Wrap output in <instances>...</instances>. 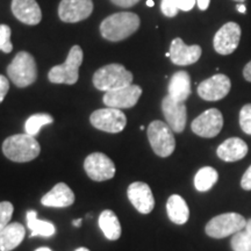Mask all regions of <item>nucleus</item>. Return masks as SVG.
<instances>
[{"instance_id": "nucleus-38", "label": "nucleus", "mask_w": 251, "mask_h": 251, "mask_svg": "<svg viewBox=\"0 0 251 251\" xmlns=\"http://www.w3.org/2000/svg\"><path fill=\"white\" fill-rule=\"evenodd\" d=\"M209 1H211V0H197L198 7L201 9V11H206L209 6Z\"/></svg>"}, {"instance_id": "nucleus-33", "label": "nucleus", "mask_w": 251, "mask_h": 251, "mask_svg": "<svg viewBox=\"0 0 251 251\" xmlns=\"http://www.w3.org/2000/svg\"><path fill=\"white\" fill-rule=\"evenodd\" d=\"M197 4V0H176V5L179 11L188 12Z\"/></svg>"}, {"instance_id": "nucleus-2", "label": "nucleus", "mask_w": 251, "mask_h": 251, "mask_svg": "<svg viewBox=\"0 0 251 251\" xmlns=\"http://www.w3.org/2000/svg\"><path fill=\"white\" fill-rule=\"evenodd\" d=\"M2 152L11 161L26 163L35 159L41 147L35 137L28 134H17L7 137L2 143Z\"/></svg>"}, {"instance_id": "nucleus-40", "label": "nucleus", "mask_w": 251, "mask_h": 251, "mask_svg": "<svg viewBox=\"0 0 251 251\" xmlns=\"http://www.w3.org/2000/svg\"><path fill=\"white\" fill-rule=\"evenodd\" d=\"M72 225H74L75 227H80V226H81V219L74 220V222H72Z\"/></svg>"}, {"instance_id": "nucleus-39", "label": "nucleus", "mask_w": 251, "mask_h": 251, "mask_svg": "<svg viewBox=\"0 0 251 251\" xmlns=\"http://www.w3.org/2000/svg\"><path fill=\"white\" fill-rule=\"evenodd\" d=\"M236 8H237V11L240 12V13H242V14H244L247 12V7L243 5V2H240V4H237Z\"/></svg>"}, {"instance_id": "nucleus-5", "label": "nucleus", "mask_w": 251, "mask_h": 251, "mask_svg": "<svg viewBox=\"0 0 251 251\" xmlns=\"http://www.w3.org/2000/svg\"><path fill=\"white\" fill-rule=\"evenodd\" d=\"M7 75L17 87H27L35 83L37 78L36 62L29 52L20 51L7 67Z\"/></svg>"}, {"instance_id": "nucleus-23", "label": "nucleus", "mask_w": 251, "mask_h": 251, "mask_svg": "<svg viewBox=\"0 0 251 251\" xmlns=\"http://www.w3.org/2000/svg\"><path fill=\"white\" fill-rule=\"evenodd\" d=\"M166 212L169 219L176 225L186 224L190 218V209L185 200L178 194H172L166 202Z\"/></svg>"}, {"instance_id": "nucleus-19", "label": "nucleus", "mask_w": 251, "mask_h": 251, "mask_svg": "<svg viewBox=\"0 0 251 251\" xmlns=\"http://www.w3.org/2000/svg\"><path fill=\"white\" fill-rule=\"evenodd\" d=\"M75 202L74 191L64 183L56 184L48 193L41 199V203L46 207H69Z\"/></svg>"}, {"instance_id": "nucleus-1", "label": "nucleus", "mask_w": 251, "mask_h": 251, "mask_svg": "<svg viewBox=\"0 0 251 251\" xmlns=\"http://www.w3.org/2000/svg\"><path fill=\"white\" fill-rule=\"evenodd\" d=\"M139 15L131 12H119L109 15L100 24V33L103 39L119 42L133 35L140 28Z\"/></svg>"}, {"instance_id": "nucleus-41", "label": "nucleus", "mask_w": 251, "mask_h": 251, "mask_svg": "<svg viewBox=\"0 0 251 251\" xmlns=\"http://www.w3.org/2000/svg\"><path fill=\"white\" fill-rule=\"evenodd\" d=\"M244 229H246V230H248V231H250V233H251V219L248 220L247 225H246V228H244Z\"/></svg>"}, {"instance_id": "nucleus-37", "label": "nucleus", "mask_w": 251, "mask_h": 251, "mask_svg": "<svg viewBox=\"0 0 251 251\" xmlns=\"http://www.w3.org/2000/svg\"><path fill=\"white\" fill-rule=\"evenodd\" d=\"M243 77L247 81L251 83V61L243 69Z\"/></svg>"}, {"instance_id": "nucleus-26", "label": "nucleus", "mask_w": 251, "mask_h": 251, "mask_svg": "<svg viewBox=\"0 0 251 251\" xmlns=\"http://www.w3.org/2000/svg\"><path fill=\"white\" fill-rule=\"evenodd\" d=\"M218 179V171L211 166H205L197 172L196 177H194V186L199 192H207L214 186Z\"/></svg>"}, {"instance_id": "nucleus-16", "label": "nucleus", "mask_w": 251, "mask_h": 251, "mask_svg": "<svg viewBox=\"0 0 251 251\" xmlns=\"http://www.w3.org/2000/svg\"><path fill=\"white\" fill-rule=\"evenodd\" d=\"M127 197L136 211L141 214H149L155 207V198L148 184L142 181H135L127 190Z\"/></svg>"}, {"instance_id": "nucleus-20", "label": "nucleus", "mask_w": 251, "mask_h": 251, "mask_svg": "<svg viewBox=\"0 0 251 251\" xmlns=\"http://www.w3.org/2000/svg\"><path fill=\"white\" fill-rule=\"evenodd\" d=\"M248 153V144L238 137H230L222 142L216 150V155L225 162H236Z\"/></svg>"}, {"instance_id": "nucleus-10", "label": "nucleus", "mask_w": 251, "mask_h": 251, "mask_svg": "<svg viewBox=\"0 0 251 251\" xmlns=\"http://www.w3.org/2000/svg\"><path fill=\"white\" fill-rule=\"evenodd\" d=\"M86 175L94 181L109 180L115 175V164L107 155L102 152H93L84 161Z\"/></svg>"}, {"instance_id": "nucleus-18", "label": "nucleus", "mask_w": 251, "mask_h": 251, "mask_svg": "<svg viewBox=\"0 0 251 251\" xmlns=\"http://www.w3.org/2000/svg\"><path fill=\"white\" fill-rule=\"evenodd\" d=\"M12 13L20 23L35 26L42 20V12L36 0H12Z\"/></svg>"}, {"instance_id": "nucleus-30", "label": "nucleus", "mask_w": 251, "mask_h": 251, "mask_svg": "<svg viewBox=\"0 0 251 251\" xmlns=\"http://www.w3.org/2000/svg\"><path fill=\"white\" fill-rule=\"evenodd\" d=\"M14 207L9 201L0 202V233L6 226L11 221L12 215H13Z\"/></svg>"}, {"instance_id": "nucleus-28", "label": "nucleus", "mask_w": 251, "mask_h": 251, "mask_svg": "<svg viewBox=\"0 0 251 251\" xmlns=\"http://www.w3.org/2000/svg\"><path fill=\"white\" fill-rule=\"evenodd\" d=\"M230 247L233 251H251V233L244 229L234 234Z\"/></svg>"}, {"instance_id": "nucleus-32", "label": "nucleus", "mask_w": 251, "mask_h": 251, "mask_svg": "<svg viewBox=\"0 0 251 251\" xmlns=\"http://www.w3.org/2000/svg\"><path fill=\"white\" fill-rule=\"evenodd\" d=\"M161 11L165 17L174 18L178 14L179 9H178L177 5H176V0H162Z\"/></svg>"}, {"instance_id": "nucleus-45", "label": "nucleus", "mask_w": 251, "mask_h": 251, "mask_svg": "<svg viewBox=\"0 0 251 251\" xmlns=\"http://www.w3.org/2000/svg\"><path fill=\"white\" fill-rule=\"evenodd\" d=\"M235 1H237V2H244V1H246V0H235Z\"/></svg>"}, {"instance_id": "nucleus-22", "label": "nucleus", "mask_w": 251, "mask_h": 251, "mask_svg": "<svg viewBox=\"0 0 251 251\" xmlns=\"http://www.w3.org/2000/svg\"><path fill=\"white\" fill-rule=\"evenodd\" d=\"M169 96L177 101L185 102L191 94V77L186 71H177L168 86Z\"/></svg>"}, {"instance_id": "nucleus-31", "label": "nucleus", "mask_w": 251, "mask_h": 251, "mask_svg": "<svg viewBox=\"0 0 251 251\" xmlns=\"http://www.w3.org/2000/svg\"><path fill=\"white\" fill-rule=\"evenodd\" d=\"M240 126L244 133L251 135V103H247L241 108Z\"/></svg>"}, {"instance_id": "nucleus-36", "label": "nucleus", "mask_w": 251, "mask_h": 251, "mask_svg": "<svg viewBox=\"0 0 251 251\" xmlns=\"http://www.w3.org/2000/svg\"><path fill=\"white\" fill-rule=\"evenodd\" d=\"M114 5L119 6V7H131V6L136 5L137 2H140V0H111Z\"/></svg>"}, {"instance_id": "nucleus-44", "label": "nucleus", "mask_w": 251, "mask_h": 251, "mask_svg": "<svg viewBox=\"0 0 251 251\" xmlns=\"http://www.w3.org/2000/svg\"><path fill=\"white\" fill-rule=\"evenodd\" d=\"M76 251H90L87 248H78V249Z\"/></svg>"}, {"instance_id": "nucleus-42", "label": "nucleus", "mask_w": 251, "mask_h": 251, "mask_svg": "<svg viewBox=\"0 0 251 251\" xmlns=\"http://www.w3.org/2000/svg\"><path fill=\"white\" fill-rule=\"evenodd\" d=\"M35 251H52V250L49 249V248H47V247H43V248H39V249H36Z\"/></svg>"}, {"instance_id": "nucleus-35", "label": "nucleus", "mask_w": 251, "mask_h": 251, "mask_svg": "<svg viewBox=\"0 0 251 251\" xmlns=\"http://www.w3.org/2000/svg\"><path fill=\"white\" fill-rule=\"evenodd\" d=\"M241 186H242L243 190L251 191V165L244 172L242 179H241Z\"/></svg>"}, {"instance_id": "nucleus-24", "label": "nucleus", "mask_w": 251, "mask_h": 251, "mask_svg": "<svg viewBox=\"0 0 251 251\" xmlns=\"http://www.w3.org/2000/svg\"><path fill=\"white\" fill-rule=\"evenodd\" d=\"M99 228L109 241H117L121 236V225L118 216L111 209L101 212L98 220Z\"/></svg>"}, {"instance_id": "nucleus-29", "label": "nucleus", "mask_w": 251, "mask_h": 251, "mask_svg": "<svg viewBox=\"0 0 251 251\" xmlns=\"http://www.w3.org/2000/svg\"><path fill=\"white\" fill-rule=\"evenodd\" d=\"M12 30L7 25H0V51L9 54L13 50V45L11 42Z\"/></svg>"}, {"instance_id": "nucleus-13", "label": "nucleus", "mask_w": 251, "mask_h": 251, "mask_svg": "<svg viewBox=\"0 0 251 251\" xmlns=\"http://www.w3.org/2000/svg\"><path fill=\"white\" fill-rule=\"evenodd\" d=\"M231 89V81L228 76L218 74L205 79L198 86V94L206 101H218L224 99Z\"/></svg>"}, {"instance_id": "nucleus-43", "label": "nucleus", "mask_w": 251, "mask_h": 251, "mask_svg": "<svg viewBox=\"0 0 251 251\" xmlns=\"http://www.w3.org/2000/svg\"><path fill=\"white\" fill-rule=\"evenodd\" d=\"M153 5H155V2H153L152 0H147V6H149V7H152Z\"/></svg>"}, {"instance_id": "nucleus-14", "label": "nucleus", "mask_w": 251, "mask_h": 251, "mask_svg": "<svg viewBox=\"0 0 251 251\" xmlns=\"http://www.w3.org/2000/svg\"><path fill=\"white\" fill-rule=\"evenodd\" d=\"M92 0H62L58 6V17L63 23L76 24L92 14Z\"/></svg>"}, {"instance_id": "nucleus-25", "label": "nucleus", "mask_w": 251, "mask_h": 251, "mask_svg": "<svg viewBox=\"0 0 251 251\" xmlns=\"http://www.w3.org/2000/svg\"><path fill=\"white\" fill-rule=\"evenodd\" d=\"M27 226L31 230L30 236H43L50 237L55 234L56 228L51 222L43 221V220L37 219V214L35 211H28L27 212Z\"/></svg>"}, {"instance_id": "nucleus-4", "label": "nucleus", "mask_w": 251, "mask_h": 251, "mask_svg": "<svg viewBox=\"0 0 251 251\" xmlns=\"http://www.w3.org/2000/svg\"><path fill=\"white\" fill-rule=\"evenodd\" d=\"M83 50L80 46L72 47L65 62L50 69L48 74L50 83L67 84V85L76 84L79 78V68L83 63Z\"/></svg>"}, {"instance_id": "nucleus-8", "label": "nucleus", "mask_w": 251, "mask_h": 251, "mask_svg": "<svg viewBox=\"0 0 251 251\" xmlns=\"http://www.w3.org/2000/svg\"><path fill=\"white\" fill-rule=\"evenodd\" d=\"M90 122L97 129L117 134L126 128L127 117L120 109L106 107L94 111L90 117Z\"/></svg>"}, {"instance_id": "nucleus-27", "label": "nucleus", "mask_w": 251, "mask_h": 251, "mask_svg": "<svg viewBox=\"0 0 251 251\" xmlns=\"http://www.w3.org/2000/svg\"><path fill=\"white\" fill-rule=\"evenodd\" d=\"M52 122H54V118L51 115L47 114V113H39V114H34L27 119L26 124H25V130H26V134L35 137L43 126L50 125Z\"/></svg>"}, {"instance_id": "nucleus-6", "label": "nucleus", "mask_w": 251, "mask_h": 251, "mask_svg": "<svg viewBox=\"0 0 251 251\" xmlns=\"http://www.w3.org/2000/svg\"><path fill=\"white\" fill-rule=\"evenodd\" d=\"M148 139L153 152L157 156L169 157L172 155L176 148V140L174 131L168 124L155 120L148 127Z\"/></svg>"}, {"instance_id": "nucleus-11", "label": "nucleus", "mask_w": 251, "mask_h": 251, "mask_svg": "<svg viewBox=\"0 0 251 251\" xmlns=\"http://www.w3.org/2000/svg\"><path fill=\"white\" fill-rule=\"evenodd\" d=\"M241 27L236 23H227L216 31L213 46L220 55H230L237 49L241 40Z\"/></svg>"}, {"instance_id": "nucleus-7", "label": "nucleus", "mask_w": 251, "mask_h": 251, "mask_svg": "<svg viewBox=\"0 0 251 251\" xmlns=\"http://www.w3.org/2000/svg\"><path fill=\"white\" fill-rule=\"evenodd\" d=\"M247 220L238 213H225L214 216L206 225V234L213 238H225L246 228Z\"/></svg>"}, {"instance_id": "nucleus-21", "label": "nucleus", "mask_w": 251, "mask_h": 251, "mask_svg": "<svg viewBox=\"0 0 251 251\" xmlns=\"http://www.w3.org/2000/svg\"><path fill=\"white\" fill-rule=\"evenodd\" d=\"M26 236L25 227L19 222L8 224L0 233V251H12L19 247Z\"/></svg>"}, {"instance_id": "nucleus-15", "label": "nucleus", "mask_w": 251, "mask_h": 251, "mask_svg": "<svg viewBox=\"0 0 251 251\" xmlns=\"http://www.w3.org/2000/svg\"><path fill=\"white\" fill-rule=\"evenodd\" d=\"M162 112L166 124L174 133H181L185 129L187 120V109L185 102L177 101L168 94L162 101Z\"/></svg>"}, {"instance_id": "nucleus-17", "label": "nucleus", "mask_w": 251, "mask_h": 251, "mask_svg": "<svg viewBox=\"0 0 251 251\" xmlns=\"http://www.w3.org/2000/svg\"><path fill=\"white\" fill-rule=\"evenodd\" d=\"M170 59L176 65L186 67L194 64L201 57L202 49L198 45L187 46L180 37H177L171 42L170 46Z\"/></svg>"}, {"instance_id": "nucleus-34", "label": "nucleus", "mask_w": 251, "mask_h": 251, "mask_svg": "<svg viewBox=\"0 0 251 251\" xmlns=\"http://www.w3.org/2000/svg\"><path fill=\"white\" fill-rule=\"evenodd\" d=\"M9 90V81L7 78L0 75V103L4 101L6 94Z\"/></svg>"}, {"instance_id": "nucleus-3", "label": "nucleus", "mask_w": 251, "mask_h": 251, "mask_svg": "<svg viewBox=\"0 0 251 251\" xmlns=\"http://www.w3.org/2000/svg\"><path fill=\"white\" fill-rule=\"evenodd\" d=\"M92 83L97 90L108 92V91L131 85L133 74L128 71L122 64L113 63V64L105 65L94 72Z\"/></svg>"}, {"instance_id": "nucleus-9", "label": "nucleus", "mask_w": 251, "mask_h": 251, "mask_svg": "<svg viewBox=\"0 0 251 251\" xmlns=\"http://www.w3.org/2000/svg\"><path fill=\"white\" fill-rule=\"evenodd\" d=\"M224 127V117L218 108H209L191 124V129L196 135L205 139H212L220 134Z\"/></svg>"}, {"instance_id": "nucleus-12", "label": "nucleus", "mask_w": 251, "mask_h": 251, "mask_svg": "<svg viewBox=\"0 0 251 251\" xmlns=\"http://www.w3.org/2000/svg\"><path fill=\"white\" fill-rule=\"evenodd\" d=\"M142 89L139 85L131 84L129 86L122 87V89L108 91L103 94L102 101L106 107L112 108H131L139 101Z\"/></svg>"}]
</instances>
